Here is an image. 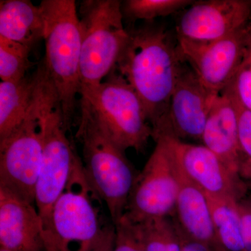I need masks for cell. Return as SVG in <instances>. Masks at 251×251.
I'll list each match as a JSON object with an SVG mask.
<instances>
[{
    "label": "cell",
    "instance_id": "6da1fadb",
    "mask_svg": "<svg viewBox=\"0 0 251 251\" xmlns=\"http://www.w3.org/2000/svg\"><path fill=\"white\" fill-rule=\"evenodd\" d=\"M128 32L116 69L139 96L153 130L166 116L185 60L164 26L150 21Z\"/></svg>",
    "mask_w": 251,
    "mask_h": 251
},
{
    "label": "cell",
    "instance_id": "7a4b0ae2",
    "mask_svg": "<svg viewBox=\"0 0 251 251\" xmlns=\"http://www.w3.org/2000/svg\"><path fill=\"white\" fill-rule=\"evenodd\" d=\"M46 72L52 82L68 128L80 96L81 31L74 0H43Z\"/></svg>",
    "mask_w": 251,
    "mask_h": 251
},
{
    "label": "cell",
    "instance_id": "3957f363",
    "mask_svg": "<svg viewBox=\"0 0 251 251\" xmlns=\"http://www.w3.org/2000/svg\"><path fill=\"white\" fill-rule=\"evenodd\" d=\"M115 70L99 85L81 87L80 111L122 151L142 152L152 138V128L139 96Z\"/></svg>",
    "mask_w": 251,
    "mask_h": 251
},
{
    "label": "cell",
    "instance_id": "277c9868",
    "mask_svg": "<svg viewBox=\"0 0 251 251\" xmlns=\"http://www.w3.org/2000/svg\"><path fill=\"white\" fill-rule=\"evenodd\" d=\"M75 138L82 147L86 178L115 226L125 214L137 175L125 151L82 111Z\"/></svg>",
    "mask_w": 251,
    "mask_h": 251
},
{
    "label": "cell",
    "instance_id": "5b68a950",
    "mask_svg": "<svg viewBox=\"0 0 251 251\" xmlns=\"http://www.w3.org/2000/svg\"><path fill=\"white\" fill-rule=\"evenodd\" d=\"M34 106L22 125L0 141V188L35 204L44 144V116L52 88L44 64Z\"/></svg>",
    "mask_w": 251,
    "mask_h": 251
},
{
    "label": "cell",
    "instance_id": "8992f818",
    "mask_svg": "<svg viewBox=\"0 0 251 251\" xmlns=\"http://www.w3.org/2000/svg\"><path fill=\"white\" fill-rule=\"evenodd\" d=\"M79 14L81 87L95 86L115 70L128 41V30L124 27L122 1L83 0Z\"/></svg>",
    "mask_w": 251,
    "mask_h": 251
},
{
    "label": "cell",
    "instance_id": "52a82bcc",
    "mask_svg": "<svg viewBox=\"0 0 251 251\" xmlns=\"http://www.w3.org/2000/svg\"><path fill=\"white\" fill-rule=\"evenodd\" d=\"M100 204L103 203L87 181L80 158L52 208L48 251H92L105 227Z\"/></svg>",
    "mask_w": 251,
    "mask_h": 251
},
{
    "label": "cell",
    "instance_id": "ba28073f",
    "mask_svg": "<svg viewBox=\"0 0 251 251\" xmlns=\"http://www.w3.org/2000/svg\"><path fill=\"white\" fill-rule=\"evenodd\" d=\"M69 130L52 87L44 116V152L35 191V206L42 220L47 247L52 208L80 159L67 136Z\"/></svg>",
    "mask_w": 251,
    "mask_h": 251
},
{
    "label": "cell",
    "instance_id": "9c48e42d",
    "mask_svg": "<svg viewBox=\"0 0 251 251\" xmlns=\"http://www.w3.org/2000/svg\"><path fill=\"white\" fill-rule=\"evenodd\" d=\"M155 142L152 153L137 175L122 217L133 224L168 218L176 211L179 184L174 153L166 138Z\"/></svg>",
    "mask_w": 251,
    "mask_h": 251
},
{
    "label": "cell",
    "instance_id": "30bf717a",
    "mask_svg": "<svg viewBox=\"0 0 251 251\" xmlns=\"http://www.w3.org/2000/svg\"><path fill=\"white\" fill-rule=\"evenodd\" d=\"M184 60L211 94L219 96L230 83L251 44V25L218 40L176 39Z\"/></svg>",
    "mask_w": 251,
    "mask_h": 251
},
{
    "label": "cell",
    "instance_id": "8fae6325",
    "mask_svg": "<svg viewBox=\"0 0 251 251\" xmlns=\"http://www.w3.org/2000/svg\"><path fill=\"white\" fill-rule=\"evenodd\" d=\"M218 96L203 85L191 67L183 63L164 120L153 130L152 138L201 140L206 120Z\"/></svg>",
    "mask_w": 251,
    "mask_h": 251
},
{
    "label": "cell",
    "instance_id": "7c38bea8",
    "mask_svg": "<svg viewBox=\"0 0 251 251\" xmlns=\"http://www.w3.org/2000/svg\"><path fill=\"white\" fill-rule=\"evenodd\" d=\"M251 17V1H194L178 21L176 39L195 42L218 40L249 25Z\"/></svg>",
    "mask_w": 251,
    "mask_h": 251
},
{
    "label": "cell",
    "instance_id": "4fadbf2b",
    "mask_svg": "<svg viewBox=\"0 0 251 251\" xmlns=\"http://www.w3.org/2000/svg\"><path fill=\"white\" fill-rule=\"evenodd\" d=\"M161 138H166L171 145L181 173L206 196L238 201L246 194L242 178L234 175L204 145L186 143L170 137Z\"/></svg>",
    "mask_w": 251,
    "mask_h": 251
},
{
    "label": "cell",
    "instance_id": "5bb4252c",
    "mask_svg": "<svg viewBox=\"0 0 251 251\" xmlns=\"http://www.w3.org/2000/svg\"><path fill=\"white\" fill-rule=\"evenodd\" d=\"M0 247L11 251H48L35 204L0 188Z\"/></svg>",
    "mask_w": 251,
    "mask_h": 251
},
{
    "label": "cell",
    "instance_id": "9a60e30c",
    "mask_svg": "<svg viewBox=\"0 0 251 251\" xmlns=\"http://www.w3.org/2000/svg\"><path fill=\"white\" fill-rule=\"evenodd\" d=\"M201 140L234 175L241 177L242 157L238 142L237 116L229 86L216 97Z\"/></svg>",
    "mask_w": 251,
    "mask_h": 251
},
{
    "label": "cell",
    "instance_id": "2e32d148",
    "mask_svg": "<svg viewBox=\"0 0 251 251\" xmlns=\"http://www.w3.org/2000/svg\"><path fill=\"white\" fill-rule=\"evenodd\" d=\"M176 166L179 184L175 211L176 222L190 237L208 251H227L216 232L205 193L184 176L177 163Z\"/></svg>",
    "mask_w": 251,
    "mask_h": 251
},
{
    "label": "cell",
    "instance_id": "e0dca14e",
    "mask_svg": "<svg viewBox=\"0 0 251 251\" xmlns=\"http://www.w3.org/2000/svg\"><path fill=\"white\" fill-rule=\"evenodd\" d=\"M41 81L39 67L19 81L0 82V141L27 119L35 103Z\"/></svg>",
    "mask_w": 251,
    "mask_h": 251
},
{
    "label": "cell",
    "instance_id": "ac0fdd59",
    "mask_svg": "<svg viewBox=\"0 0 251 251\" xmlns=\"http://www.w3.org/2000/svg\"><path fill=\"white\" fill-rule=\"evenodd\" d=\"M44 19L40 5L29 0L0 1V36L32 48L44 39Z\"/></svg>",
    "mask_w": 251,
    "mask_h": 251
},
{
    "label": "cell",
    "instance_id": "d6986e66",
    "mask_svg": "<svg viewBox=\"0 0 251 251\" xmlns=\"http://www.w3.org/2000/svg\"><path fill=\"white\" fill-rule=\"evenodd\" d=\"M206 197L216 232L226 250L246 251L237 200Z\"/></svg>",
    "mask_w": 251,
    "mask_h": 251
},
{
    "label": "cell",
    "instance_id": "ffe728a7",
    "mask_svg": "<svg viewBox=\"0 0 251 251\" xmlns=\"http://www.w3.org/2000/svg\"><path fill=\"white\" fill-rule=\"evenodd\" d=\"M193 2L191 0H126L122 2V11L124 19L150 22L186 9Z\"/></svg>",
    "mask_w": 251,
    "mask_h": 251
},
{
    "label": "cell",
    "instance_id": "44dd1931",
    "mask_svg": "<svg viewBox=\"0 0 251 251\" xmlns=\"http://www.w3.org/2000/svg\"><path fill=\"white\" fill-rule=\"evenodd\" d=\"M31 48L0 36V77L3 82L19 81L27 76L32 65Z\"/></svg>",
    "mask_w": 251,
    "mask_h": 251
},
{
    "label": "cell",
    "instance_id": "7402d4cb",
    "mask_svg": "<svg viewBox=\"0 0 251 251\" xmlns=\"http://www.w3.org/2000/svg\"><path fill=\"white\" fill-rule=\"evenodd\" d=\"M136 224L141 229L148 251H181L176 225L168 218Z\"/></svg>",
    "mask_w": 251,
    "mask_h": 251
},
{
    "label": "cell",
    "instance_id": "603a6c76",
    "mask_svg": "<svg viewBox=\"0 0 251 251\" xmlns=\"http://www.w3.org/2000/svg\"><path fill=\"white\" fill-rule=\"evenodd\" d=\"M230 90L235 107L238 142L242 157L241 177L249 180L251 177V110L242 105Z\"/></svg>",
    "mask_w": 251,
    "mask_h": 251
},
{
    "label": "cell",
    "instance_id": "cb8c5ba5",
    "mask_svg": "<svg viewBox=\"0 0 251 251\" xmlns=\"http://www.w3.org/2000/svg\"><path fill=\"white\" fill-rule=\"evenodd\" d=\"M115 226L113 251H148L139 226L122 218Z\"/></svg>",
    "mask_w": 251,
    "mask_h": 251
},
{
    "label": "cell",
    "instance_id": "d4e9b609",
    "mask_svg": "<svg viewBox=\"0 0 251 251\" xmlns=\"http://www.w3.org/2000/svg\"><path fill=\"white\" fill-rule=\"evenodd\" d=\"M228 85L241 103L251 110V44Z\"/></svg>",
    "mask_w": 251,
    "mask_h": 251
},
{
    "label": "cell",
    "instance_id": "484cf974",
    "mask_svg": "<svg viewBox=\"0 0 251 251\" xmlns=\"http://www.w3.org/2000/svg\"><path fill=\"white\" fill-rule=\"evenodd\" d=\"M243 241L246 251H251V196L246 194L237 201Z\"/></svg>",
    "mask_w": 251,
    "mask_h": 251
},
{
    "label": "cell",
    "instance_id": "4316f807",
    "mask_svg": "<svg viewBox=\"0 0 251 251\" xmlns=\"http://www.w3.org/2000/svg\"><path fill=\"white\" fill-rule=\"evenodd\" d=\"M115 226H105L92 251H113Z\"/></svg>",
    "mask_w": 251,
    "mask_h": 251
},
{
    "label": "cell",
    "instance_id": "83f0119b",
    "mask_svg": "<svg viewBox=\"0 0 251 251\" xmlns=\"http://www.w3.org/2000/svg\"><path fill=\"white\" fill-rule=\"evenodd\" d=\"M175 223V225H176L178 235H179L180 243H181V251H209L201 243L196 242L192 238L190 237L181 228L177 222Z\"/></svg>",
    "mask_w": 251,
    "mask_h": 251
},
{
    "label": "cell",
    "instance_id": "f1b7e54d",
    "mask_svg": "<svg viewBox=\"0 0 251 251\" xmlns=\"http://www.w3.org/2000/svg\"><path fill=\"white\" fill-rule=\"evenodd\" d=\"M0 251H11L8 250V249H4V248L0 247Z\"/></svg>",
    "mask_w": 251,
    "mask_h": 251
}]
</instances>
